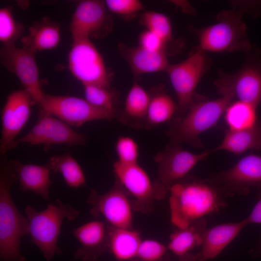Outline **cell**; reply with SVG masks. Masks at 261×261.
Wrapping results in <instances>:
<instances>
[{
	"label": "cell",
	"instance_id": "39",
	"mask_svg": "<svg viewBox=\"0 0 261 261\" xmlns=\"http://www.w3.org/2000/svg\"><path fill=\"white\" fill-rule=\"evenodd\" d=\"M249 254L254 256H257L261 254V239L255 247L249 251Z\"/></svg>",
	"mask_w": 261,
	"mask_h": 261
},
{
	"label": "cell",
	"instance_id": "11",
	"mask_svg": "<svg viewBox=\"0 0 261 261\" xmlns=\"http://www.w3.org/2000/svg\"><path fill=\"white\" fill-rule=\"evenodd\" d=\"M87 202L91 206L89 213L95 218L102 217L107 224L115 227L132 229L131 201L116 179L112 188L103 194L91 189Z\"/></svg>",
	"mask_w": 261,
	"mask_h": 261
},
{
	"label": "cell",
	"instance_id": "10",
	"mask_svg": "<svg viewBox=\"0 0 261 261\" xmlns=\"http://www.w3.org/2000/svg\"><path fill=\"white\" fill-rule=\"evenodd\" d=\"M87 136L72 129L61 119L39 109L36 122L24 136L14 142L15 148L20 144L43 145L48 149L54 145H83Z\"/></svg>",
	"mask_w": 261,
	"mask_h": 261
},
{
	"label": "cell",
	"instance_id": "18",
	"mask_svg": "<svg viewBox=\"0 0 261 261\" xmlns=\"http://www.w3.org/2000/svg\"><path fill=\"white\" fill-rule=\"evenodd\" d=\"M72 232L81 246L74 253V257L82 261H98L108 250L107 224L101 220H93L72 229Z\"/></svg>",
	"mask_w": 261,
	"mask_h": 261
},
{
	"label": "cell",
	"instance_id": "28",
	"mask_svg": "<svg viewBox=\"0 0 261 261\" xmlns=\"http://www.w3.org/2000/svg\"><path fill=\"white\" fill-rule=\"evenodd\" d=\"M177 105L166 92L159 91L150 94L146 128L169 122L176 115Z\"/></svg>",
	"mask_w": 261,
	"mask_h": 261
},
{
	"label": "cell",
	"instance_id": "34",
	"mask_svg": "<svg viewBox=\"0 0 261 261\" xmlns=\"http://www.w3.org/2000/svg\"><path fill=\"white\" fill-rule=\"evenodd\" d=\"M117 161L124 164L137 163L139 156V147L136 141L127 136H120L116 143Z\"/></svg>",
	"mask_w": 261,
	"mask_h": 261
},
{
	"label": "cell",
	"instance_id": "9",
	"mask_svg": "<svg viewBox=\"0 0 261 261\" xmlns=\"http://www.w3.org/2000/svg\"><path fill=\"white\" fill-rule=\"evenodd\" d=\"M68 68L83 86L110 87L111 78L103 58L89 38L73 41L68 54Z\"/></svg>",
	"mask_w": 261,
	"mask_h": 261
},
{
	"label": "cell",
	"instance_id": "3",
	"mask_svg": "<svg viewBox=\"0 0 261 261\" xmlns=\"http://www.w3.org/2000/svg\"><path fill=\"white\" fill-rule=\"evenodd\" d=\"M233 100L230 96H224L209 100L195 95L185 115L169 122L166 133L170 142L203 147L199 135L216 125Z\"/></svg>",
	"mask_w": 261,
	"mask_h": 261
},
{
	"label": "cell",
	"instance_id": "19",
	"mask_svg": "<svg viewBox=\"0 0 261 261\" xmlns=\"http://www.w3.org/2000/svg\"><path fill=\"white\" fill-rule=\"evenodd\" d=\"M9 162L16 174L21 192H33L47 201H50L51 171L46 164H24L14 160H9Z\"/></svg>",
	"mask_w": 261,
	"mask_h": 261
},
{
	"label": "cell",
	"instance_id": "4",
	"mask_svg": "<svg viewBox=\"0 0 261 261\" xmlns=\"http://www.w3.org/2000/svg\"><path fill=\"white\" fill-rule=\"evenodd\" d=\"M25 212L29 220L31 243L38 247L46 261L52 260L60 252L58 242L63 221L65 218L70 221L75 220L79 211L72 205L56 199L42 211H37L29 204Z\"/></svg>",
	"mask_w": 261,
	"mask_h": 261
},
{
	"label": "cell",
	"instance_id": "6",
	"mask_svg": "<svg viewBox=\"0 0 261 261\" xmlns=\"http://www.w3.org/2000/svg\"><path fill=\"white\" fill-rule=\"evenodd\" d=\"M212 152L207 150L195 154L184 149L180 144H168L154 159L158 164L157 177L153 183L156 200L163 199L173 184L188 175L199 162Z\"/></svg>",
	"mask_w": 261,
	"mask_h": 261
},
{
	"label": "cell",
	"instance_id": "38",
	"mask_svg": "<svg viewBox=\"0 0 261 261\" xmlns=\"http://www.w3.org/2000/svg\"><path fill=\"white\" fill-rule=\"evenodd\" d=\"M178 258V259L176 260H172L167 254L163 261H202L198 253L195 254L188 253Z\"/></svg>",
	"mask_w": 261,
	"mask_h": 261
},
{
	"label": "cell",
	"instance_id": "27",
	"mask_svg": "<svg viewBox=\"0 0 261 261\" xmlns=\"http://www.w3.org/2000/svg\"><path fill=\"white\" fill-rule=\"evenodd\" d=\"M46 164L51 171L60 174L69 187L77 188L86 184V177L81 166L70 154L56 155Z\"/></svg>",
	"mask_w": 261,
	"mask_h": 261
},
{
	"label": "cell",
	"instance_id": "24",
	"mask_svg": "<svg viewBox=\"0 0 261 261\" xmlns=\"http://www.w3.org/2000/svg\"><path fill=\"white\" fill-rule=\"evenodd\" d=\"M249 149L261 150V122L240 130H225L223 140L213 152L225 150L240 155Z\"/></svg>",
	"mask_w": 261,
	"mask_h": 261
},
{
	"label": "cell",
	"instance_id": "13",
	"mask_svg": "<svg viewBox=\"0 0 261 261\" xmlns=\"http://www.w3.org/2000/svg\"><path fill=\"white\" fill-rule=\"evenodd\" d=\"M214 85L221 96H230L257 107L261 102V64L250 61L235 73L219 72Z\"/></svg>",
	"mask_w": 261,
	"mask_h": 261
},
{
	"label": "cell",
	"instance_id": "16",
	"mask_svg": "<svg viewBox=\"0 0 261 261\" xmlns=\"http://www.w3.org/2000/svg\"><path fill=\"white\" fill-rule=\"evenodd\" d=\"M113 166L116 179L134 198L133 210L151 212L156 198L153 183L146 172L138 163L124 164L116 161Z\"/></svg>",
	"mask_w": 261,
	"mask_h": 261
},
{
	"label": "cell",
	"instance_id": "25",
	"mask_svg": "<svg viewBox=\"0 0 261 261\" xmlns=\"http://www.w3.org/2000/svg\"><path fill=\"white\" fill-rule=\"evenodd\" d=\"M107 227L108 251L118 261H133L142 240L140 233L133 229L116 228L108 224Z\"/></svg>",
	"mask_w": 261,
	"mask_h": 261
},
{
	"label": "cell",
	"instance_id": "15",
	"mask_svg": "<svg viewBox=\"0 0 261 261\" xmlns=\"http://www.w3.org/2000/svg\"><path fill=\"white\" fill-rule=\"evenodd\" d=\"M33 100L24 89L14 91L7 98L1 114L0 155L14 148L16 137L28 122Z\"/></svg>",
	"mask_w": 261,
	"mask_h": 261
},
{
	"label": "cell",
	"instance_id": "2",
	"mask_svg": "<svg viewBox=\"0 0 261 261\" xmlns=\"http://www.w3.org/2000/svg\"><path fill=\"white\" fill-rule=\"evenodd\" d=\"M18 181L6 155L0 161V258L1 261H26L21 253L23 236L29 234L26 216L17 208L11 188Z\"/></svg>",
	"mask_w": 261,
	"mask_h": 261
},
{
	"label": "cell",
	"instance_id": "12",
	"mask_svg": "<svg viewBox=\"0 0 261 261\" xmlns=\"http://www.w3.org/2000/svg\"><path fill=\"white\" fill-rule=\"evenodd\" d=\"M219 186L227 196L247 195L251 187L258 189L257 197H261V156L251 154L240 160L231 168L208 178Z\"/></svg>",
	"mask_w": 261,
	"mask_h": 261
},
{
	"label": "cell",
	"instance_id": "8",
	"mask_svg": "<svg viewBox=\"0 0 261 261\" xmlns=\"http://www.w3.org/2000/svg\"><path fill=\"white\" fill-rule=\"evenodd\" d=\"M40 109L65 122L79 127L95 120H111L116 117L113 113L97 107L85 99L70 96L44 93Z\"/></svg>",
	"mask_w": 261,
	"mask_h": 261
},
{
	"label": "cell",
	"instance_id": "7",
	"mask_svg": "<svg viewBox=\"0 0 261 261\" xmlns=\"http://www.w3.org/2000/svg\"><path fill=\"white\" fill-rule=\"evenodd\" d=\"M209 65L208 58L199 47L184 60L169 65L165 72L177 98V111L174 118L180 119L185 115L194 99L195 88Z\"/></svg>",
	"mask_w": 261,
	"mask_h": 261
},
{
	"label": "cell",
	"instance_id": "21",
	"mask_svg": "<svg viewBox=\"0 0 261 261\" xmlns=\"http://www.w3.org/2000/svg\"><path fill=\"white\" fill-rule=\"evenodd\" d=\"M119 49L132 72L136 75L166 71L169 65L166 51H154L139 45L128 47L124 44L119 45Z\"/></svg>",
	"mask_w": 261,
	"mask_h": 261
},
{
	"label": "cell",
	"instance_id": "32",
	"mask_svg": "<svg viewBox=\"0 0 261 261\" xmlns=\"http://www.w3.org/2000/svg\"><path fill=\"white\" fill-rule=\"evenodd\" d=\"M23 26L17 22L10 7L0 9V41L4 45L14 44L22 34Z\"/></svg>",
	"mask_w": 261,
	"mask_h": 261
},
{
	"label": "cell",
	"instance_id": "5",
	"mask_svg": "<svg viewBox=\"0 0 261 261\" xmlns=\"http://www.w3.org/2000/svg\"><path fill=\"white\" fill-rule=\"evenodd\" d=\"M218 21L201 29L194 28L199 41V48L203 51H248L251 46L247 39L246 26L241 14L234 10L223 11L218 16Z\"/></svg>",
	"mask_w": 261,
	"mask_h": 261
},
{
	"label": "cell",
	"instance_id": "23",
	"mask_svg": "<svg viewBox=\"0 0 261 261\" xmlns=\"http://www.w3.org/2000/svg\"><path fill=\"white\" fill-rule=\"evenodd\" d=\"M60 40V29L56 23L44 17L34 22L29 29V34L23 38V47L35 53L53 49Z\"/></svg>",
	"mask_w": 261,
	"mask_h": 261
},
{
	"label": "cell",
	"instance_id": "30",
	"mask_svg": "<svg viewBox=\"0 0 261 261\" xmlns=\"http://www.w3.org/2000/svg\"><path fill=\"white\" fill-rule=\"evenodd\" d=\"M85 99L92 104L105 109L116 116L117 96L111 87L97 85L84 86Z\"/></svg>",
	"mask_w": 261,
	"mask_h": 261
},
{
	"label": "cell",
	"instance_id": "31",
	"mask_svg": "<svg viewBox=\"0 0 261 261\" xmlns=\"http://www.w3.org/2000/svg\"><path fill=\"white\" fill-rule=\"evenodd\" d=\"M140 22L146 29L159 36L166 44L173 39L172 28L169 18L160 13L148 11L142 14Z\"/></svg>",
	"mask_w": 261,
	"mask_h": 261
},
{
	"label": "cell",
	"instance_id": "33",
	"mask_svg": "<svg viewBox=\"0 0 261 261\" xmlns=\"http://www.w3.org/2000/svg\"><path fill=\"white\" fill-rule=\"evenodd\" d=\"M168 247L153 239L142 240L133 261H163L168 254Z\"/></svg>",
	"mask_w": 261,
	"mask_h": 261
},
{
	"label": "cell",
	"instance_id": "35",
	"mask_svg": "<svg viewBox=\"0 0 261 261\" xmlns=\"http://www.w3.org/2000/svg\"><path fill=\"white\" fill-rule=\"evenodd\" d=\"M105 3L111 12L123 16L136 14L144 9L138 0H106Z\"/></svg>",
	"mask_w": 261,
	"mask_h": 261
},
{
	"label": "cell",
	"instance_id": "14",
	"mask_svg": "<svg viewBox=\"0 0 261 261\" xmlns=\"http://www.w3.org/2000/svg\"><path fill=\"white\" fill-rule=\"evenodd\" d=\"M34 54L25 48L16 47L14 44L4 45L0 50V60L6 69L17 77L23 89L29 93L34 102L39 104L44 92L42 89Z\"/></svg>",
	"mask_w": 261,
	"mask_h": 261
},
{
	"label": "cell",
	"instance_id": "1",
	"mask_svg": "<svg viewBox=\"0 0 261 261\" xmlns=\"http://www.w3.org/2000/svg\"><path fill=\"white\" fill-rule=\"evenodd\" d=\"M169 191L171 221L177 228H185L226 206L222 188L208 178L188 174L174 182Z\"/></svg>",
	"mask_w": 261,
	"mask_h": 261
},
{
	"label": "cell",
	"instance_id": "20",
	"mask_svg": "<svg viewBox=\"0 0 261 261\" xmlns=\"http://www.w3.org/2000/svg\"><path fill=\"white\" fill-rule=\"evenodd\" d=\"M246 225L244 219L240 222L206 228L203 235L202 249L198 252L202 261L217 257Z\"/></svg>",
	"mask_w": 261,
	"mask_h": 261
},
{
	"label": "cell",
	"instance_id": "37",
	"mask_svg": "<svg viewBox=\"0 0 261 261\" xmlns=\"http://www.w3.org/2000/svg\"><path fill=\"white\" fill-rule=\"evenodd\" d=\"M247 225L261 223V197L254 206L251 213L245 219Z\"/></svg>",
	"mask_w": 261,
	"mask_h": 261
},
{
	"label": "cell",
	"instance_id": "29",
	"mask_svg": "<svg viewBox=\"0 0 261 261\" xmlns=\"http://www.w3.org/2000/svg\"><path fill=\"white\" fill-rule=\"evenodd\" d=\"M254 105L240 101L232 102L224 113V118L229 129L240 130L253 127L257 122Z\"/></svg>",
	"mask_w": 261,
	"mask_h": 261
},
{
	"label": "cell",
	"instance_id": "17",
	"mask_svg": "<svg viewBox=\"0 0 261 261\" xmlns=\"http://www.w3.org/2000/svg\"><path fill=\"white\" fill-rule=\"evenodd\" d=\"M105 2L97 0L80 1L72 14L70 31L72 41L100 37L108 31L109 18Z\"/></svg>",
	"mask_w": 261,
	"mask_h": 261
},
{
	"label": "cell",
	"instance_id": "22",
	"mask_svg": "<svg viewBox=\"0 0 261 261\" xmlns=\"http://www.w3.org/2000/svg\"><path fill=\"white\" fill-rule=\"evenodd\" d=\"M150 94L134 82L126 97L123 110L119 115L120 121L130 126L146 128Z\"/></svg>",
	"mask_w": 261,
	"mask_h": 261
},
{
	"label": "cell",
	"instance_id": "26",
	"mask_svg": "<svg viewBox=\"0 0 261 261\" xmlns=\"http://www.w3.org/2000/svg\"><path fill=\"white\" fill-rule=\"evenodd\" d=\"M207 221L200 219L185 228H177L170 236L168 249L178 257L202 246L203 233L207 228Z\"/></svg>",
	"mask_w": 261,
	"mask_h": 261
},
{
	"label": "cell",
	"instance_id": "36",
	"mask_svg": "<svg viewBox=\"0 0 261 261\" xmlns=\"http://www.w3.org/2000/svg\"><path fill=\"white\" fill-rule=\"evenodd\" d=\"M139 46L154 51H166V44L157 34L146 29L142 31L138 38Z\"/></svg>",
	"mask_w": 261,
	"mask_h": 261
}]
</instances>
